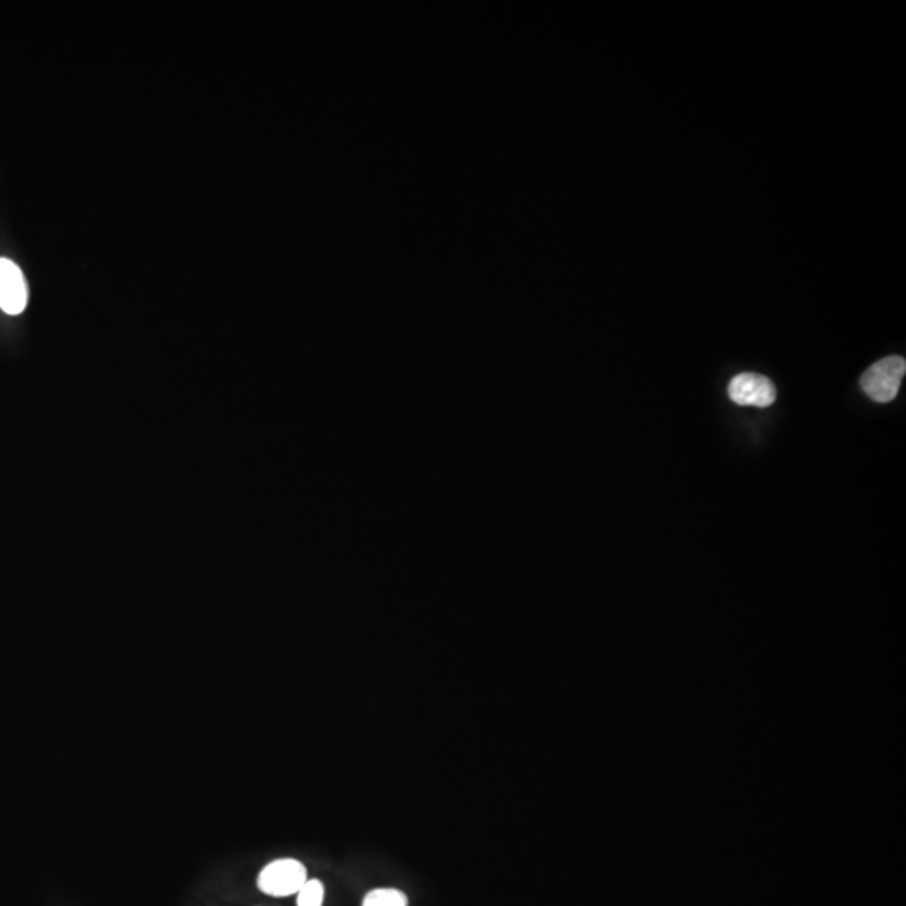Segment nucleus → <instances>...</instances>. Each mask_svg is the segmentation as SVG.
I'll return each instance as SVG.
<instances>
[{
    "mask_svg": "<svg viewBox=\"0 0 906 906\" xmlns=\"http://www.w3.org/2000/svg\"><path fill=\"white\" fill-rule=\"evenodd\" d=\"M309 880L308 868L296 858H279L262 868L257 876V888L264 895L286 898L297 895Z\"/></svg>",
    "mask_w": 906,
    "mask_h": 906,
    "instance_id": "1",
    "label": "nucleus"
},
{
    "mask_svg": "<svg viewBox=\"0 0 906 906\" xmlns=\"http://www.w3.org/2000/svg\"><path fill=\"white\" fill-rule=\"evenodd\" d=\"M906 361L900 356H888L868 368L861 378V388L876 403H890L900 391L905 376Z\"/></svg>",
    "mask_w": 906,
    "mask_h": 906,
    "instance_id": "2",
    "label": "nucleus"
},
{
    "mask_svg": "<svg viewBox=\"0 0 906 906\" xmlns=\"http://www.w3.org/2000/svg\"><path fill=\"white\" fill-rule=\"evenodd\" d=\"M729 396L740 407L767 408L776 401L777 391L766 376L742 373L730 381Z\"/></svg>",
    "mask_w": 906,
    "mask_h": 906,
    "instance_id": "3",
    "label": "nucleus"
},
{
    "mask_svg": "<svg viewBox=\"0 0 906 906\" xmlns=\"http://www.w3.org/2000/svg\"><path fill=\"white\" fill-rule=\"evenodd\" d=\"M27 306V284L21 269L9 261L0 259V308L11 316L21 314Z\"/></svg>",
    "mask_w": 906,
    "mask_h": 906,
    "instance_id": "4",
    "label": "nucleus"
},
{
    "mask_svg": "<svg viewBox=\"0 0 906 906\" xmlns=\"http://www.w3.org/2000/svg\"><path fill=\"white\" fill-rule=\"evenodd\" d=\"M361 906H408V896L398 888H375L366 893Z\"/></svg>",
    "mask_w": 906,
    "mask_h": 906,
    "instance_id": "5",
    "label": "nucleus"
},
{
    "mask_svg": "<svg viewBox=\"0 0 906 906\" xmlns=\"http://www.w3.org/2000/svg\"><path fill=\"white\" fill-rule=\"evenodd\" d=\"M297 906H323L324 883L321 880H308L297 893Z\"/></svg>",
    "mask_w": 906,
    "mask_h": 906,
    "instance_id": "6",
    "label": "nucleus"
}]
</instances>
